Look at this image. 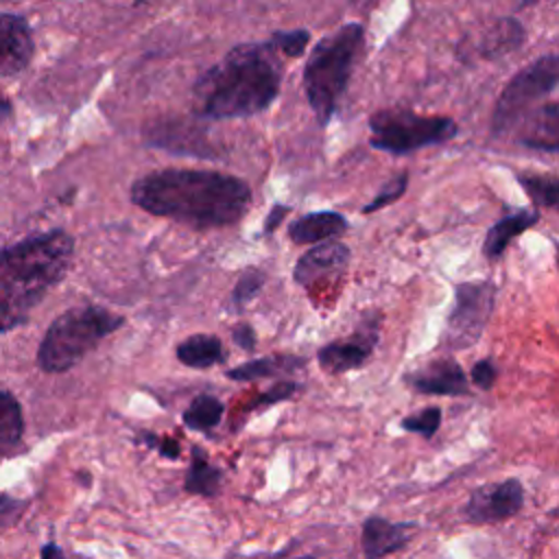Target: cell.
Wrapping results in <instances>:
<instances>
[{"label": "cell", "instance_id": "3", "mask_svg": "<svg viewBox=\"0 0 559 559\" xmlns=\"http://www.w3.org/2000/svg\"><path fill=\"white\" fill-rule=\"evenodd\" d=\"M74 255V238L52 229L0 251V334L22 325L57 286Z\"/></svg>", "mask_w": 559, "mask_h": 559}, {"label": "cell", "instance_id": "10", "mask_svg": "<svg viewBox=\"0 0 559 559\" xmlns=\"http://www.w3.org/2000/svg\"><path fill=\"white\" fill-rule=\"evenodd\" d=\"M524 504V487L518 478L487 483L474 489L463 507V518L472 524H493L513 518Z\"/></svg>", "mask_w": 559, "mask_h": 559}, {"label": "cell", "instance_id": "35", "mask_svg": "<svg viewBox=\"0 0 559 559\" xmlns=\"http://www.w3.org/2000/svg\"><path fill=\"white\" fill-rule=\"evenodd\" d=\"M39 559H66L63 557V552H61V548L57 546V544H46L44 548H41V555H39Z\"/></svg>", "mask_w": 559, "mask_h": 559}, {"label": "cell", "instance_id": "13", "mask_svg": "<svg viewBox=\"0 0 559 559\" xmlns=\"http://www.w3.org/2000/svg\"><path fill=\"white\" fill-rule=\"evenodd\" d=\"M35 41L28 22L15 13H0V76L20 74L33 59Z\"/></svg>", "mask_w": 559, "mask_h": 559}, {"label": "cell", "instance_id": "26", "mask_svg": "<svg viewBox=\"0 0 559 559\" xmlns=\"http://www.w3.org/2000/svg\"><path fill=\"white\" fill-rule=\"evenodd\" d=\"M269 44L275 48L280 57H299L306 52L310 44V31L293 28V31H275L269 37Z\"/></svg>", "mask_w": 559, "mask_h": 559}, {"label": "cell", "instance_id": "8", "mask_svg": "<svg viewBox=\"0 0 559 559\" xmlns=\"http://www.w3.org/2000/svg\"><path fill=\"white\" fill-rule=\"evenodd\" d=\"M496 286L491 282H463L454 288V306L448 314L441 345L465 349L474 345L493 312Z\"/></svg>", "mask_w": 559, "mask_h": 559}, {"label": "cell", "instance_id": "12", "mask_svg": "<svg viewBox=\"0 0 559 559\" xmlns=\"http://www.w3.org/2000/svg\"><path fill=\"white\" fill-rule=\"evenodd\" d=\"M406 384L424 395H467L469 382L454 358H432L406 373Z\"/></svg>", "mask_w": 559, "mask_h": 559}, {"label": "cell", "instance_id": "18", "mask_svg": "<svg viewBox=\"0 0 559 559\" xmlns=\"http://www.w3.org/2000/svg\"><path fill=\"white\" fill-rule=\"evenodd\" d=\"M526 39V31L515 17H498L476 44V55L483 59H500L518 50Z\"/></svg>", "mask_w": 559, "mask_h": 559}, {"label": "cell", "instance_id": "36", "mask_svg": "<svg viewBox=\"0 0 559 559\" xmlns=\"http://www.w3.org/2000/svg\"><path fill=\"white\" fill-rule=\"evenodd\" d=\"M11 116V103L0 94V122H4Z\"/></svg>", "mask_w": 559, "mask_h": 559}, {"label": "cell", "instance_id": "5", "mask_svg": "<svg viewBox=\"0 0 559 559\" xmlns=\"http://www.w3.org/2000/svg\"><path fill=\"white\" fill-rule=\"evenodd\" d=\"M124 325V317L100 306H76L59 314L37 347V365L46 373H63L81 362L105 336Z\"/></svg>", "mask_w": 559, "mask_h": 559}, {"label": "cell", "instance_id": "34", "mask_svg": "<svg viewBox=\"0 0 559 559\" xmlns=\"http://www.w3.org/2000/svg\"><path fill=\"white\" fill-rule=\"evenodd\" d=\"M290 212V207L288 205H280V203H275L273 207H271V212L266 214V221H264V234H273L277 227H280V223L284 221V216Z\"/></svg>", "mask_w": 559, "mask_h": 559}, {"label": "cell", "instance_id": "17", "mask_svg": "<svg viewBox=\"0 0 559 559\" xmlns=\"http://www.w3.org/2000/svg\"><path fill=\"white\" fill-rule=\"evenodd\" d=\"M539 221L537 210H518L513 214L502 216L498 223H493L483 240V255L487 260H498L502 251L520 236L522 231L531 229Z\"/></svg>", "mask_w": 559, "mask_h": 559}, {"label": "cell", "instance_id": "29", "mask_svg": "<svg viewBox=\"0 0 559 559\" xmlns=\"http://www.w3.org/2000/svg\"><path fill=\"white\" fill-rule=\"evenodd\" d=\"M297 393V382H293V380H280V382H275L273 386H269L262 395H258V400H255V408L258 406H271V404H277V402H282V400H288V397H293Z\"/></svg>", "mask_w": 559, "mask_h": 559}, {"label": "cell", "instance_id": "1", "mask_svg": "<svg viewBox=\"0 0 559 559\" xmlns=\"http://www.w3.org/2000/svg\"><path fill=\"white\" fill-rule=\"evenodd\" d=\"M129 194L140 210L192 229L234 225L247 214L253 201L245 179L201 168L146 173L133 181Z\"/></svg>", "mask_w": 559, "mask_h": 559}, {"label": "cell", "instance_id": "15", "mask_svg": "<svg viewBox=\"0 0 559 559\" xmlns=\"http://www.w3.org/2000/svg\"><path fill=\"white\" fill-rule=\"evenodd\" d=\"M522 131L518 142L533 151L557 153L559 148V103L546 100L537 111L528 114L526 120L520 122Z\"/></svg>", "mask_w": 559, "mask_h": 559}, {"label": "cell", "instance_id": "30", "mask_svg": "<svg viewBox=\"0 0 559 559\" xmlns=\"http://www.w3.org/2000/svg\"><path fill=\"white\" fill-rule=\"evenodd\" d=\"M140 439L144 441V445L157 450L164 459H179V454H181V445L173 437H162L155 432H140Z\"/></svg>", "mask_w": 559, "mask_h": 559}, {"label": "cell", "instance_id": "23", "mask_svg": "<svg viewBox=\"0 0 559 559\" xmlns=\"http://www.w3.org/2000/svg\"><path fill=\"white\" fill-rule=\"evenodd\" d=\"M24 435L22 406L13 393L0 391V450H9L20 443Z\"/></svg>", "mask_w": 559, "mask_h": 559}, {"label": "cell", "instance_id": "9", "mask_svg": "<svg viewBox=\"0 0 559 559\" xmlns=\"http://www.w3.org/2000/svg\"><path fill=\"white\" fill-rule=\"evenodd\" d=\"M378 336H380V312H371L349 336L332 341L319 349L317 354L319 367L330 376H338V373L362 367L373 354Z\"/></svg>", "mask_w": 559, "mask_h": 559}, {"label": "cell", "instance_id": "6", "mask_svg": "<svg viewBox=\"0 0 559 559\" xmlns=\"http://www.w3.org/2000/svg\"><path fill=\"white\" fill-rule=\"evenodd\" d=\"M459 133V124L450 116H426L411 109H380L369 118V144L391 155H408L413 151L443 144Z\"/></svg>", "mask_w": 559, "mask_h": 559}, {"label": "cell", "instance_id": "32", "mask_svg": "<svg viewBox=\"0 0 559 559\" xmlns=\"http://www.w3.org/2000/svg\"><path fill=\"white\" fill-rule=\"evenodd\" d=\"M231 338L245 352H251L255 347V330L249 323H236L231 328Z\"/></svg>", "mask_w": 559, "mask_h": 559}, {"label": "cell", "instance_id": "25", "mask_svg": "<svg viewBox=\"0 0 559 559\" xmlns=\"http://www.w3.org/2000/svg\"><path fill=\"white\" fill-rule=\"evenodd\" d=\"M264 280H266V275H264L262 271H258V269L245 271V273L238 277V282H236V286H234V290H231V297H229L231 310H234V312H240L242 308H247V304H249L251 299H255L258 293L262 290Z\"/></svg>", "mask_w": 559, "mask_h": 559}, {"label": "cell", "instance_id": "31", "mask_svg": "<svg viewBox=\"0 0 559 559\" xmlns=\"http://www.w3.org/2000/svg\"><path fill=\"white\" fill-rule=\"evenodd\" d=\"M496 376H498V369H496V365H493L491 358H483V360L474 362V367H472V371H469L472 382H474L478 389H483V391H489V389L493 386Z\"/></svg>", "mask_w": 559, "mask_h": 559}, {"label": "cell", "instance_id": "7", "mask_svg": "<svg viewBox=\"0 0 559 559\" xmlns=\"http://www.w3.org/2000/svg\"><path fill=\"white\" fill-rule=\"evenodd\" d=\"M559 83V57L557 52H546L524 66L518 74L507 81L502 87L491 118L489 129L493 138L504 135L513 127L524 120L526 114H531V107L544 98H548Z\"/></svg>", "mask_w": 559, "mask_h": 559}, {"label": "cell", "instance_id": "11", "mask_svg": "<svg viewBox=\"0 0 559 559\" xmlns=\"http://www.w3.org/2000/svg\"><path fill=\"white\" fill-rule=\"evenodd\" d=\"M349 264V247L338 240H323L321 245L310 247L293 269V280L304 286L312 288L323 282H334L343 275Z\"/></svg>", "mask_w": 559, "mask_h": 559}, {"label": "cell", "instance_id": "14", "mask_svg": "<svg viewBox=\"0 0 559 559\" xmlns=\"http://www.w3.org/2000/svg\"><path fill=\"white\" fill-rule=\"evenodd\" d=\"M417 522H391L380 515H371L362 522V555L365 559H384L397 550H404L415 537Z\"/></svg>", "mask_w": 559, "mask_h": 559}, {"label": "cell", "instance_id": "37", "mask_svg": "<svg viewBox=\"0 0 559 559\" xmlns=\"http://www.w3.org/2000/svg\"><path fill=\"white\" fill-rule=\"evenodd\" d=\"M275 559H280V557H275ZM293 559H314V555H304V557H293Z\"/></svg>", "mask_w": 559, "mask_h": 559}, {"label": "cell", "instance_id": "2", "mask_svg": "<svg viewBox=\"0 0 559 559\" xmlns=\"http://www.w3.org/2000/svg\"><path fill=\"white\" fill-rule=\"evenodd\" d=\"M282 63L266 41L238 44L192 85L194 114L205 120L249 118L280 96Z\"/></svg>", "mask_w": 559, "mask_h": 559}, {"label": "cell", "instance_id": "19", "mask_svg": "<svg viewBox=\"0 0 559 559\" xmlns=\"http://www.w3.org/2000/svg\"><path fill=\"white\" fill-rule=\"evenodd\" d=\"M179 362L192 369H207L225 360L223 341L216 334H192L175 349Z\"/></svg>", "mask_w": 559, "mask_h": 559}, {"label": "cell", "instance_id": "20", "mask_svg": "<svg viewBox=\"0 0 559 559\" xmlns=\"http://www.w3.org/2000/svg\"><path fill=\"white\" fill-rule=\"evenodd\" d=\"M221 483H223V472L210 463L205 450L194 445L192 454H190V465L186 472L183 489L194 496L214 498L221 489Z\"/></svg>", "mask_w": 559, "mask_h": 559}, {"label": "cell", "instance_id": "27", "mask_svg": "<svg viewBox=\"0 0 559 559\" xmlns=\"http://www.w3.org/2000/svg\"><path fill=\"white\" fill-rule=\"evenodd\" d=\"M408 188V170H402V173H395L380 190L378 194L362 207V214H371V212H378L391 203H395Z\"/></svg>", "mask_w": 559, "mask_h": 559}, {"label": "cell", "instance_id": "28", "mask_svg": "<svg viewBox=\"0 0 559 559\" xmlns=\"http://www.w3.org/2000/svg\"><path fill=\"white\" fill-rule=\"evenodd\" d=\"M400 426L406 432H415V435H419L424 439H430L439 430V426H441V408L439 406H426L419 413L404 417L400 421Z\"/></svg>", "mask_w": 559, "mask_h": 559}, {"label": "cell", "instance_id": "24", "mask_svg": "<svg viewBox=\"0 0 559 559\" xmlns=\"http://www.w3.org/2000/svg\"><path fill=\"white\" fill-rule=\"evenodd\" d=\"M518 183L531 197L535 205L555 207L559 199V181L555 175H537V173H518Z\"/></svg>", "mask_w": 559, "mask_h": 559}, {"label": "cell", "instance_id": "4", "mask_svg": "<svg viewBox=\"0 0 559 559\" xmlns=\"http://www.w3.org/2000/svg\"><path fill=\"white\" fill-rule=\"evenodd\" d=\"M365 44V28L358 22L343 24L323 35L310 50L304 66L306 100L319 122L325 127L336 114V105L347 90L354 63Z\"/></svg>", "mask_w": 559, "mask_h": 559}, {"label": "cell", "instance_id": "21", "mask_svg": "<svg viewBox=\"0 0 559 559\" xmlns=\"http://www.w3.org/2000/svg\"><path fill=\"white\" fill-rule=\"evenodd\" d=\"M301 356H264L258 360L242 362L234 369H227L225 376L229 380L247 382V380H260V378H271V376H282V373H293L297 367H304Z\"/></svg>", "mask_w": 559, "mask_h": 559}, {"label": "cell", "instance_id": "22", "mask_svg": "<svg viewBox=\"0 0 559 559\" xmlns=\"http://www.w3.org/2000/svg\"><path fill=\"white\" fill-rule=\"evenodd\" d=\"M223 413H225V404L221 400H216L210 393H201L183 411V424L190 430L207 432L214 426H218V421L223 419Z\"/></svg>", "mask_w": 559, "mask_h": 559}, {"label": "cell", "instance_id": "33", "mask_svg": "<svg viewBox=\"0 0 559 559\" xmlns=\"http://www.w3.org/2000/svg\"><path fill=\"white\" fill-rule=\"evenodd\" d=\"M22 507H24V502H20V500H15L11 496L0 493V526L11 524L20 515Z\"/></svg>", "mask_w": 559, "mask_h": 559}, {"label": "cell", "instance_id": "16", "mask_svg": "<svg viewBox=\"0 0 559 559\" xmlns=\"http://www.w3.org/2000/svg\"><path fill=\"white\" fill-rule=\"evenodd\" d=\"M345 231H347L345 216L332 210L304 214L288 225V238L295 245H314L323 240H334Z\"/></svg>", "mask_w": 559, "mask_h": 559}]
</instances>
